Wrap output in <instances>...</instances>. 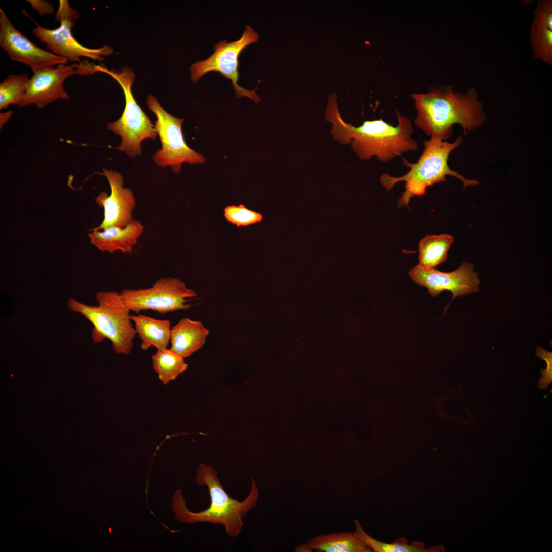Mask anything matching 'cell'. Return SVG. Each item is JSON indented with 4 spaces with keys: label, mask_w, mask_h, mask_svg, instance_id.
<instances>
[{
    "label": "cell",
    "mask_w": 552,
    "mask_h": 552,
    "mask_svg": "<svg viewBox=\"0 0 552 552\" xmlns=\"http://www.w3.org/2000/svg\"><path fill=\"white\" fill-rule=\"evenodd\" d=\"M398 124L395 126L382 119L364 121L355 126L341 117L335 94L328 99L325 120L331 124L330 134L339 143L350 145L359 159L368 160L374 157L386 163L403 153L416 150L417 141L412 138L411 120L396 110Z\"/></svg>",
    "instance_id": "obj_1"
},
{
    "label": "cell",
    "mask_w": 552,
    "mask_h": 552,
    "mask_svg": "<svg viewBox=\"0 0 552 552\" xmlns=\"http://www.w3.org/2000/svg\"><path fill=\"white\" fill-rule=\"evenodd\" d=\"M417 116L415 125L430 137L444 141L452 134L453 126L459 124L465 133L481 126L486 116L474 88L466 93L454 92L452 87L435 88L426 93H413Z\"/></svg>",
    "instance_id": "obj_2"
},
{
    "label": "cell",
    "mask_w": 552,
    "mask_h": 552,
    "mask_svg": "<svg viewBox=\"0 0 552 552\" xmlns=\"http://www.w3.org/2000/svg\"><path fill=\"white\" fill-rule=\"evenodd\" d=\"M251 478V490L247 497L240 502L231 498L225 491L218 479L217 472L212 466L204 463L199 464L195 480L198 484L207 486L210 504L203 511L192 512L187 507L181 490L177 489L172 498V509L176 518L188 524H219L225 528L230 537L238 536L244 525L243 519L256 505L259 497L258 489L253 478Z\"/></svg>",
    "instance_id": "obj_3"
},
{
    "label": "cell",
    "mask_w": 552,
    "mask_h": 552,
    "mask_svg": "<svg viewBox=\"0 0 552 552\" xmlns=\"http://www.w3.org/2000/svg\"><path fill=\"white\" fill-rule=\"evenodd\" d=\"M463 142L462 137L450 143L440 138L432 137L424 142V149L421 155L415 163L403 158V164L409 171L400 177H394L388 173L380 176V181L386 191H390L400 181H404L405 191L399 198L397 206L409 207L410 199L414 197L425 195L427 188L434 184L445 182L446 176L456 177L463 183L464 188L479 184L475 179H468L449 166L448 161L451 152L458 147Z\"/></svg>",
    "instance_id": "obj_4"
},
{
    "label": "cell",
    "mask_w": 552,
    "mask_h": 552,
    "mask_svg": "<svg viewBox=\"0 0 552 552\" xmlns=\"http://www.w3.org/2000/svg\"><path fill=\"white\" fill-rule=\"evenodd\" d=\"M97 306H91L74 298L67 301L68 308L84 316L93 325L91 338L96 343L108 339L114 351L124 355L130 353L136 334L131 324L130 310L122 302L119 293L99 291Z\"/></svg>",
    "instance_id": "obj_5"
},
{
    "label": "cell",
    "mask_w": 552,
    "mask_h": 552,
    "mask_svg": "<svg viewBox=\"0 0 552 552\" xmlns=\"http://www.w3.org/2000/svg\"><path fill=\"white\" fill-rule=\"evenodd\" d=\"M94 71L112 77L123 90L126 101L124 110L117 120L108 124L107 128L121 139L120 144L116 148L125 152L130 158H135L141 153L142 141L147 139L155 140L157 133L154 125L140 107L133 96L131 87L135 79L134 72L128 67L115 71L96 65H94Z\"/></svg>",
    "instance_id": "obj_6"
},
{
    "label": "cell",
    "mask_w": 552,
    "mask_h": 552,
    "mask_svg": "<svg viewBox=\"0 0 552 552\" xmlns=\"http://www.w3.org/2000/svg\"><path fill=\"white\" fill-rule=\"evenodd\" d=\"M146 103L157 117L154 127L162 143L161 149L152 157L155 163L159 167L170 166L176 174L181 171L183 163H204L205 159L203 155L190 148L185 143L182 132L184 119L169 114L152 95L148 96Z\"/></svg>",
    "instance_id": "obj_7"
},
{
    "label": "cell",
    "mask_w": 552,
    "mask_h": 552,
    "mask_svg": "<svg viewBox=\"0 0 552 552\" xmlns=\"http://www.w3.org/2000/svg\"><path fill=\"white\" fill-rule=\"evenodd\" d=\"M79 17V13L70 7L68 1L60 0L55 14V19L60 22V25L57 28L49 29L36 24L32 29V33L52 53L68 61L81 63L82 57L104 61V57L113 53L112 48L106 45L98 49L87 48L73 37L71 29Z\"/></svg>",
    "instance_id": "obj_8"
},
{
    "label": "cell",
    "mask_w": 552,
    "mask_h": 552,
    "mask_svg": "<svg viewBox=\"0 0 552 552\" xmlns=\"http://www.w3.org/2000/svg\"><path fill=\"white\" fill-rule=\"evenodd\" d=\"M259 39L257 32L247 25L241 37L237 40L227 42L223 40L214 45L213 53L207 59L193 63L189 68L191 79L195 83L202 76L210 72L220 73L230 80L237 98L247 97L256 103L260 99L256 94L255 88L249 90L239 85V56L247 46L256 43Z\"/></svg>",
    "instance_id": "obj_9"
},
{
    "label": "cell",
    "mask_w": 552,
    "mask_h": 552,
    "mask_svg": "<svg viewBox=\"0 0 552 552\" xmlns=\"http://www.w3.org/2000/svg\"><path fill=\"white\" fill-rule=\"evenodd\" d=\"M119 294L130 311L139 313L151 309L161 314L188 310L191 305L187 303V298L197 296L182 281L172 277L161 278L149 288L125 289Z\"/></svg>",
    "instance_id": "obj_10"
},
{
    "label": "cell",
    "mask_w": 552,
    "mask_h": 552,
    "mask_svg": "<svg viewBox=\"0 0 552 552\" xmlns=\"http://www.w3.org/2000/svg\"><path fill=\"white\" fill-rule=\"evenodd\" d=\"M93 64L87 61L79 64H61L56 67H47L34 72L19 107L34 104L42 109L58 99H70L63 87L64 81L74 74H93Z\"/></svg>",
    "instance_id": "obj_11"
},
{
    "label": "cell",
    "mask_w": 552,
    "mask_h": 552,
    "mask_svg": "<svg viewBox=\"0 0 552 552\" xmlns=\"http://www.w3.org/2000/svg\"><path fill=\"white\" fill-rule=\"evenodd\" d=\"M474 269V265L468 262H464L458 269L450 272H441L418 264L410 270L409 275L415 283L427 288L431 296L436 297L448 290L452 292L453 300L479 290L481 281Z\"/></svg>",
    "instance_id": "obj_12"
},
{
    "label": "cell",
    "mask_w": 552,
    "mask_h": 552,
    "mask_svg": "<svg viewBox=\"0 0 552 552\" xmlns=\"http://www.w3.org/2000/svg\"><path fill=\"white\" fill-rule=\"evenodd\" d=\"M0 45L11 60L29 66L33 72L55 65L66 64L69 61L33 43L14 26L1 8Z\"/></svg>",
    "instance_id": "obj_13"
},
{
    "label": "cell",
    "mask_w": 552,
    "mask_h": 552,
    "mask_svg": "<svg viewBox=\"0 0 552 552\" xmlns=\"http://www.w3.org/2000/svg\"><path fill=\"white\" fill-rule=\"evenodd\" d=\"M103 174L108 181L111 192L108 195L101 192L96 198L97 204L103 208L104 218L93 229L124 228L134 219L132 215L136 205L134 194L131 189L124 187L123 177L120 173L103 168Z\"/></svg>",
    "instance_id": "obj_14"
},
{
    "label": "cell",
    "mask_w": 552,
    "mask_h": 552,
    "mask_svg": "<svg viewBox=\"0 0 552 552\" xmlns=\"http://www.w3.org/2000/svg\"><path fill=\"white\" fill-rule=\"evenodd\" d=\"M144 231L142 224L133 219L124 228L111 227L95 230L88 233L90 243L102 252L113 254L117 250L123 254L131 253L133 246Z\"/></svg>",
    "instance_id": "obj_15"
},
{
    "label": "cell",
    "mask_w": 552,
    "mask_h": 552,
    "mask_svg": "<svg viewBox=\"0 0 552 552\" xmlns=\"http://www.w3.org/2000/svg\"><path fill=\"white\" fill-rule=\"evenodd\" d=\"M209 334L201 322L182 318L171 329L170 349L183 358L189 357L203 346Z\"/></svg>",
    "instance_id": "obj_16"
},
{
    "label": "cell",
    "mask_w": 552,
    "mask_h": 552,
    "mask_svg": "<svg viewBox=\"0 0 552 552\" xmlns=\"http://www.w3.org/2000/svg\"><path fill=\"white\" fill-rule=\"evenodd\" d=\"M298 551L325 552H371L372 550L354 532L320 535L309 539Z\"/></svg>",
    "instance_id": "obj_17"
},
{
    "label": "cell",
    "mask_w": 552,
    "mask_h": 552,
    "mask_svg": "<svg viewBox=\"0 0 552 552\" xmlns=\"http://www.w3.org/2000/svg\"><path fill=\"white\" fill-rule=\"evenodd\" d=\"M135 329L142 340L141 347L147 350L151 346L157 350L166 349L171 338L170 321L157 319L143 315H131Z\"/></svg>",
    "instance_id": "obj_18"
},
{
    "label": "cell",
    "mask_w": 552,
    "mask_h": 552,
    "mask_svg": "<svg viewBox=\"0 0 552 552\" xmlns=\"http://www.w3.org/2000/svg\"><path fill=\"white\" fill-rule=\"evenodd\" d=\"M454 237L448 234L428 235L421 239L419 246V264L427 268H435L444 262Z\"/></svg>",
    "instance_id": "obj_19"
},
{
    "label": "cell",
    "mask_w": 552,
    "mask_h": 552,
    "mask_svg": "<svg viewBox=\"0 0 552 552\" xmlns=\"http://www.w3.org/2000/svg\"><path fill=\"white\" fill-rule=\"evenodd\" d=\"M355 530L354 532L359 538L374 552H431L434 548H426L423 542H412L408 544V540L404 537H400L392 543H386L378 541L370 536L362 528L360 522L354 520Z\"/></svg>",
    "instance_id": "obj_20"
},
{
    "label": "cell",
    "mask_w": 552,
    "mask_h": 552,
    "mask_svg": "<svg viewBox=\"0 0 552 552\" xmlns=\"http://www.w3.org/2000/svg\"><path fill=\"white\" fill-rule=\"evenodd\" d=\"M152 361L158 378L165 385L175 380L188 367L183 358L170 349L157 350Z\"/></svg>",
    "instance_id": "obj_21"
},
{
    "label": "cell",
    "mask_w": 552,
    "mask_h": 552,
    "mask_svg": "<svg viewBox=\"0 0 552 552\" xmlns=\"http://www.w3.org/2000/svg\"><path fill=\"white\" fill-rule=\"evenodd\" d=\"M30 78L28 75L11 74L0 84V110L22 103Z\"/></svg>",
    "instance_id": "obj_22"
},
{
    "label": "cell",
    "mask_w": 552,
    "mask_h": 552,
    "mask_svg": "<svg viewBox=\"0 0 552 552\" xmlns=\"http://www.w3.org/2000/svg\"><path fill=\"white\" fill-rule=\"evenodd\" d=\"M530 34L534 58L551 65L552 29L533 21Z\"/></svg>",
    "instance_id": "obj_23"
},
{
    "label": "cell",
    "mask_w": 552,
    "mask_h": 552,
    "mask_svg": "<svg viewBox=\"0 0 552 552\" xmlns=\"http://www.w3.org/2000/svg\"><path fill=\"white\" fill-rule=\"evenodd\" d=\"M224 216L226 219L237 226H247L260 222L262 215L254 211L249 210L240 204L239 206H229L224 209Z\"/></svg>",
    "instance_id": "obj_24"
},
{
    "label": "cell",
    "mask_w": 552,
    "mask_h": 552,
    "mask_svg": "<svg viewBox=\"0 0 552 552\" xmlns=\"http://www.w3.org/2000/svg\"><path fill=\"white\" fill-rule=\"evenodd\" d=\"M534 14V21L552 29L551 0L539 1Z\"/></svg>",
    "instance_id": "obj_25"
},
{
    "label": "cell",
    "mask_w": 552,
    "mask_h": 552,
    "mask_svg": "<svg viewBox=\"0 0 552 552\" xmlns=\"http://www.w3.org/2000/svg\"><path fill=\"white\" fill-rule=\"evenodd\" d=\"M32 8L35 10L40 15H51L54 13L55 9L53 5L44 0H28Z\"/></svg>",
    "instance_id": "obj_26"
},
{
    "label": "cell",
    "mask_w": 552,
    "mask_h": 552,
    "mask_svg": "<svg viewBox=\"0 0 552 552\" xmlns=\"http://www.w3.org/2000/svg\"><path fill=\"white\" fill-rule=\"evenodd\" d=\"M12 114V111H8L7 112L1 113L0 114V125L1 126H3L4 123L7 122V121L11 117Z\"/></svg>",
    "instance_id": "obj_27"
}]
</instances>
